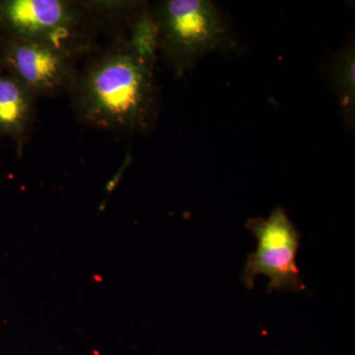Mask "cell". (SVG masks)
I'll return each instance as SVG.
<instances>
[{
    "label": "cell",
    "instance_id": "3957f363",
    "mask_svg": "<svg viewBox=\"0 0 355 355\" xmlns=\"http://www.w3.org/2000/svg\"><path fill=\"white\" fill-rule=\"evenodd\" d=\"M94 22L83 1L0 0V37L51 44L74 57L90 44Z\"/></svg>",
    "mask_w": 355,
    "mask_h": 355
},
{
    "label": "cell",
    "instance_id": "6da1fadb",
    "mask_svg": "<svg viewBox=\"0 0 355 355\" xmlns=\"http://www.w3.org/2000/svg\"><path fill=\"white\" fill-rule=\"evenodd\" d=\"M153 55L121 41L76 74L72 91L78 120L120 133H147L160 111Z\"/></svg>",
    "mask_w": 355,
    "mask_h": 355
},
{
    "label": "cell",
    "instance_id": "8992f818",
    "mask_svg": "<svg viewBox=\"0 0 355 355\" xmlns=\"http://www.w3.org/2000/svg\"><path fill=\"white\" fill-rule=\"evenodd\" d=\"M35 99L23 84L0 71V137L12 139L19 151L31 130Z\"/></svg>",
    "mask_w": 355,
    "mask_h": 355
},
{
    "label": "cell",
    "instance_id": "52a82bcc",
    "mask_svg": "<svg viewBox=\"0 0 355 355\" xmlns=\"http://www.w3.org/2000/svg\"><path fill=\"white\" fill-rule=\"evenodd\" d=\"M329 83L345 127L354 128L355 114V50L354 42H349L338 51L329 67Z\"/></svg>",
    "mask_w": 355,
    "mask_h": 355
},
{
    "label": "cell",
    "instance_id": "7a4b0ae2",
    "mask_svg": "<svg viewBox=\"0 0 355 355\" xmlns=\"http://www.w3.org/2000/svg\"><path fill=\"white\" fill-rule=\"evenodd\" d=\"M153 18L156 50L176 76H183L205 55L236 44L230 23L209 0H166Z\"/></svg>",
    "mask_w": 355,
    "mask_h": 355
},
{
    "label": "cell",
    "instance_id": "277c9868",
    "mask_svg": "<svg viewBox=\"0 0 355 355\" xmlns=\"http://www.w3.org/2000/svg\"><path fill=\"white\" fill-rule=\"evenodd\" d=\"M246 226L258 243L243 268L241 279L247 288L253 289L257 277L266 275L268 293L305 291L296 263L301 235L286 209L275 207L266 218H250Z\"/></svg>",
    "mask_w": 355,
    "mask_h": 355
},
{
    "label": "cell",
    "instance_id": "5b68a950",
    "mask_svg": "<svg viewBox=\"0 0 355 355\" xmlns=\"http://www.w3.org/2000/svg\"><path fill=\"white\" fill-rule=\"evenodd\" d=\"M76 57L51 44L0 37V71L14 77L35 97L71 88Z\"/></svg>",
    "mask_w": 355,
    "mask_h": 355
}]
</instances>
